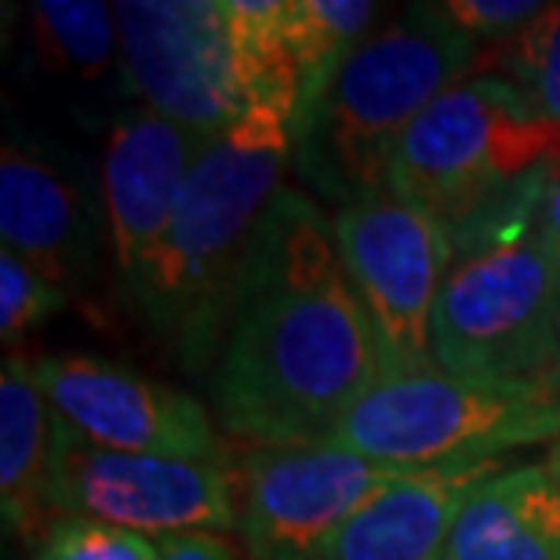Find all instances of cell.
Wrapping results in <instances>:
<instances>
[{"mask_svg": "<svg viewBox=\"0 0 560 560\" xmlns=\"http://www.w3.org/2000/svg\"><path fill=\"white\" fill-rule=\"evenodd\" d=\"M378 378L383 357L342 270L335 226L284 186L262 219L211 372L215 419L252 447L320 444Z\"/></svg>", "mask_w": 560, "mask_h": 560, "instance_id": "6da1fadb", "label": "cell"}, {"mask_svg": "<svg viewBox=\"0 0 560 560\" xmlns=\"http://www.w3.org/2000/svg\"><path fill=\"white\" fill-rule=\"evenodd\" d=\"M291 161V125L252 114L200 145L178 194L172 226L128 288L153 335L186 372H215L241 302L262 219Z\"/></svg>", "mask_w": 560, "mask_h": 560, "instance_id": "7a4b0ae2", "label": "cell"}, {"mask_svg": "<svg viewBox=\"0 0 560 560\" xmlns=\"http://www.w3.org/2000/svg\"><path fill=\"white\" fill-rule=\"evenodd\" d=\"M542 167L447 230L452 270L433 310V364L485 383H546L560 350V248Z\"/></svg>", "mask_w": 560, "mask_h": 560, "instance_id": "3957f363", "label": "cell"}, {"mask_svg": "<svg viewBox=\"0 0 560 560\" xmlns=\"http://www.w3.org/2000/svg\"><path fill=\"white\" fill-rule=\"evenodd\" d=\"M477 40L444 4H411L361 40L317 106L291 125V156L324 200L353 208L389 194L405 131L444 92L474 77Z\"/></svg>", "mask_w": 560, "mask_h": 560, "instance_id": "277c9868", "label": "cell"}, {"mask_svg": "<svg viewBox=\"0 0 560 560\" xmlns=\"http://www.w3.org/2000/svg\"><path fill=\"white\" fill-rule=\"evenodd\" d=\"M550 441H560V397L546 383H485L433 364L378 378L320 444L394 466H452Z\"/></svg>", "mask_w": 560, "mask_h": 560, "instance_id": "5b68a950", "label": "cell"}, {"mask_svg": "<svg viewBox=\"0 0 560 560\" xmlns=\"http://www.w3.org/2000/svg\"><path fill=\"white\" fill-rule=\"evenodd\" d=\"M542 167H560V120L506 77L474 73L405 131L389 161V194L452 230Z\"/></svg>", "mask_w": 560, "mask_h": 560, "instance_id": "8992f818", "label": "cell"}, {"mask_svg": "<svg viewBox=\"0 0 560 560\" xmlns=\"http://www.w3.org/2000/svg\"><path fill=\"white\" fill-rule=\"evenodd\" d=\"M59 416V411H55ZM55 513H77L167 539L241 528V469L219 458L114 452L59 419L51 463Z\"/></svg>", "mask_w": 560, "mask_h": 560, "instance_id": "52a82bcc", "label": "cell"}, {"mask_svg": "<svg viewBox=\"0 0 560 560\" xmlns=\"http://www.w3.org/2000/svg\"><path fill=\"white\" fill-rule=\"evenodd\" d=\"M114 15L125 88L145 109L205 139L248 117L230 0H125Z\"/></svg>", "mask_w": 560, "mask_h": 560, "instance_id": "ba28073f", "label": "cell"}, {"mask_svg": "<svg viewBox=\"0 0 560 560\" xmlns=\"http://www.w3.org/2000/svg\"><path fill=\"white\" fill-rule=\"evenodd\" d=\"M342 270L372 320L386 375L433 368V310L452 270V237L433 215L394 194L331 219Z\"/></svg>", "mask_w": 560, "mask_h": 560, "instance_id": "9c48e42d", "label": "cell"}, {"mask_svg": "<svg viewBox=\"0 0 560 560\" xmlns=\"http://www.w3.org/2000/svg\"><path fill=\"white\" fill-rule=\"evenodd\" d=\"M237 469L248 557L284 560L320 542L386 488L433 466H394L335 444H295L248 447Z\"/></svg>", "mask_w": 560, "mask_h": 560, "instance_id": "30bf717a", "label": "cell"}, {"mask_svg": "<svg viewBox=\"0 0 560 560\" xmlns=\"http://www.w3.org/2000/svg\"><path fill=\"white\" fill-rule=\"evenodd\" d=\"M26 364L59 419L88 441L139 455H226L215 419L197 397L156 383L136 368L92 353H37L26 357Z\"/></svg>", "mask_w": 560, "mask_h": 560, "instance_id": "8fae6325", "label": "cell"}, {"mask_svg": "<svg viewBox=\"0 0 560 560\" xmlns=\"http://www.w3.org/2000/svg\"><path fill=\"white\" fill-rule=\"evenodd\" d=\"M208 139L153 109H125L103 153L106 233L120 277L131 288L172 226L178 194Z\"/></svg>", "mask_w": 560, "mask_h": 560, "instance_id": "7c38bea8", "label": "cell"}, {"mask_svg": "<svg viewBox=\"0 0 560 560\" xmlns=\"http://www.w3.org/2000/svg\"><path fill=\"white\" fill-rule=\"evenodd\" d=\"M499 469L491 463H452L386 488L350 521L284 560H444L447 535L466 495Z\"/></svg>", "mask_w": 560, "mask_h": 560, "instance_id": "4fadbf2b", "label": "cell"}, {"mask_svg": "<svg viewBox=\"0 0 560 560\" xmlns=\"http://www.w3.org/2000/svg\"><path fill=\"white\" fill-rule=\"evenodd\" d=\"M444 560H560V441L542 463L495 469L469 491Z\"/></svg>", "mask_w": 560, "mask_h": 560, "instance_id": "5bb4252c", "label": "cell"}, {"mask_svg": "<svg viewBox=\"0 0 560 560\" xmlns=\"http://www.w3.org/2000/svg\"><path fill=\"white\" fill-rule=\"evenodd\" d=\"M0 237L4 252L22 255L59 288L70 284L84 255L73 183L40 150L19 142H8L0 156Z\"/></svg>", "mask_w": 560, "mask_h": 560, "instance_id": "9a60e30c", "label": "cell"}, {"mask_svg": "<svg viewBox=\"0 0 560 560\" xmlns=\"http://www.w3.org/2000/svg\"><path fill=\"white\" fill-rule=\"evenodd\" d=\"M59 416L33 383L26 357H8L0 375V502L15 539H37L59 517L51 506V463Z\"/></svg>", "mask_w": 560, "mask_h": 560, "instance_id": "2e32d148", "label": "cell"}, {"mask_svg": "<svg viewBox=\"0 0 560 560\" xmlns=\"http://www.w3.org/2000/svg\"><path fill=\"white\" fill-rule=\"evenodd\" d=\"M375 15L378 4H368V0H288L284 33L299 70L295 117L317 106V98L331 88L346 59L361 48Z\"/></svg>", "mask_w": 560, "mask_h": 560, "instance_id": "e0dca14e", "label": "cell"}, {"mask_svg": "<svg viewBox=\"0 0 560 560\" xmlns=\"http://www.w3.org/2000/svg\"><path fill=\"white\" fill-rule=\"evenodd\" d=\"M33 44L48 73L81 84L106 81L120 62L117 15L98 0H44L33 4Z\"/></svg>", "mask_w": 560, "mask_h": 560, "instance_id": "ac0fdd59", "label": "cell"}, {"mask_svg": "<svg viewBox=\"0 0 560 560\" xmlns=\"http://www.w3.org/2000/svg\"><path fill=\"white\" fill-rule=\"evenodd\" d=\"M491 62V73L506 77L546 117L560 120V4H546L528 30L495 44Z\"/></svg>", "mask_w": 560, "mask_h": 560, "instance_id": "d6986e66", "label": "cell"}, {"mask_svg": "<svg viewBox=\"0 0 560 560\" xmlns=\"http://www.w3.org/2000/svg\"><path fill=\"white\" fill-rule=\"evenodd\" d=\"M33 560H161V542L106 521L59 513L33 546Z\"/></svg>", "mask_w": 560, "mask_h": 560, "instance_id": "ffe728a7", "label": "cell"}, {"mask_svg": "<svg viewBox=\"0 0 560 560\" xmlns=\"http://www.w3.org/2000/svg\"><path fill=\"white\" fill-rule=\"evenodd\" d=\"M66 302V291L51 284L37 266H30L15 252H0V335L15 342L33 324L48 320Z\"/></svg>", "mask_w": 560, "mask_h": 560, "instance_id": "44dd1931", "label": "cell"}, {"mask_svg": "<svg viewBox=\"0 0 560 560\" xmlns=\"http://www.w3.org/2000/svg\"><path fill=\"white\" fill-rule=\"evenodd\" d=\"M444 11L474 40L488 37L502 44L517 37L521 30H528L546 11V4H539V0H447Z\"/></svg>", "mask_w": 560, "mask_h": 560, "instance_id": "7402d4cb", "label": "cell"}, {"mask_svg": "<svg viewBox=\"0 0 560 560\" xmlns=\"http://www.w3.org/2000/svg\"><path fill=\"white\" fill-rule=\"evenodd\" d=\"M161 560H241V553L219 532H186L161 539Z\"/></svg>", "mask_w": 560, "mask_h": 560, "instance_id": "603a6c76", "label": "cell"}, {"mask_svg": "<svg viewBox=\"0 0 560 560\" xmlns=\"http://www.w3.org/2000/svg\"><path fill=\"white\" fill-rule=\"evenodd\" d=\"M546 226H550V237L557 241V248H560V175H557V183L550 189V200H546Z\"/></svg>", "mask_w": 560, "mask_h": 560, "instance_id": "cb8c5ba5", "label": "cell"}, {"mask_svg": "<svg viewBox=\"0 0 560 560\" xmlns=\"http://www.w3.org/2000/svg\"><path fill=\"white\" fill-rule=\"evenodd\" d=\"M550 389L560 397V350H557V361H553V372H550Z\"/></svg>", "mask_w": 560, "mask_h": 560, "instance_id": "d4e9b609", "label": "cell"}]
</instances>
